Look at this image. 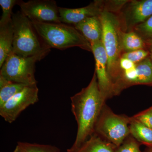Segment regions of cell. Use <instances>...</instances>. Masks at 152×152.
Listing matches in <instances>:
<instances>
[{
	"label": "cell",
	"mask_w": 152,
	"mask_h": 152,
	"mask_svg": "<svg viewBox=\"0 0 152 152\" xmlns=\"http://www.w3.org/2000/svg\"><path fill=\"white\" fill-rule=\"evenodd\" d=\"M71 100L72 111L77 124V131L74 144L67 152H77L94 133L96 123L105 103L95 72L88 85L71 97Z\"/></svg>",
	"instance_id": "1"
},
{
	"label": "cell",
	"mask_w": 152,
	"mask_h": 152,
	"mask_svg": "<svg viewBox=\"0 0 152 152\" xmlns=\"http://www.w3.org/2000/svg\"><path fill=\"white\" fill-rule=\"evenodd\" d=\"M31 22L40 37L50 49L63 50L78 47L92 52L91 43L74 26L63 23Z\"/></svg>",
	"instance_id": "2"
},
{
	"label": "cell",
	"mask_w": 152,
	"mask_h": 152,
	"mask_svg": "<svg viewBox=\"0 0 152 152\" xmlns=\"http://www.w3.org/2000/svg\"><path fill=\"white\" fill-rule=\"evenodd\" d=\"M100 18L102 26V42L108 57V73L115 87L121 76L119 63L123 52L121 35L123 30L121 20L113 12L104 11Z\"/></svg>",
	"instance_id": "3"
},
{
	"label": "cell",
	"mask_w": 152,
	"mask_h": 152,
	"mask_svg": "<svg viewBox=\"0 0 152 152\" xmlns=\"http://www.w3.org/2000/svg\"><path fill=\"white\" fill-rule=\"evenodd\" d=\"M14 37L12 51L23 57L49 53L50 48L38 34L31 22L21 12L12 17Z\"/></svg>",
	"instance_id": "4"
},
{
	"label": "cell",
	"mask_w": 152,
	"mask_h": 152,
	"mask_svg": "<svg viewBox=\"0 0 152 152\" xmlns=\"http://www.w3.org/2000/svg\"><path fill=\"white\" fill-rule=\"evenodd\" d=\"M130 121L131 117L115 113L105 103L96 123L94 133L118 147L130 135Z\"/></svg>",
	"instance_id": "5"
},
{
	"label": "cell",
	"mask_w": 152,
	"mask_h": 152,
	"mask_svg": "<svg viewBox=\"0 0 152 152\" xmlns=\"http://www.w3.org/2000/svg\"><path fill=\"white\" fill-rule=\"evenodd\" d=\"M48 54L44 53L23 57L12 52L1 68L0 76L11 81L26 86L37 85L35 77L36 63Z\"/></svg>",
	"instance_id": "6"
},
{
	"label": "cell",
	"mask_w": 152,
	"mask_h": 152,
	"mask_svg": "<svg viewBox=\"0 0 152 152\" xmlns=\"http://www.w3.org/2000/svg\"><path fill=\"white\" fill-rule=\"evenodd\" d=\"M37 85L26 86L0 107V115L7 122H13L22 112L39 101Z\"/></svg>",
	"instance_id": "7"
},
{
	"label": "cell",
	"mask_w": 152,
	"mask_h": 152,
	"mask_svg": "<svg viewBox=\"0 0 152 152\" xmlns=\"http://www.w3.org/2000/svg\"><path fill=\"white\" fill-rule=\"evenodd\" d=\"M21 12L31 21L39 23H61L59 7L53 0L18 1Z\"/></svg>",
	"instance_id": "8"
},
{
	"label": "cell",
	"mask_w": 152,
	"mask_h": 152,
	"mask_svg": "<svg viewBox=\"0 0 152 152\" xmlns=\"http://www.w3.org/2000/svg\"><path fill=\"white\" fill-rule=\"evenodd\" d=\"M92 52L95 60V72L101 92L105 99L116 95L115 87L110 78L107 71L108 57L102 41L91 44Z\"/></svg>",
	"instance_id": "9"
},
{
	"label": "cell",
	"mask_w": 152,
	"mask_h": 152,
	"mask_svg": "<svg viewBox=\"0 0 152 152\" xmlns=\"http://www.w3.org/2000/svg\"><path fill=\"white\" fill-rule=\"evenodd\" d=\"M103 1H95L88 5L79 8L71 9L59 7V13L61 23L66 24L75 25L87 18L99 16L105 11L112 12L113 3L104 5Z\"/></svg>",
	"instance_id": "10"
},
{
	"label": "cell",
	"mask_w": 152,
	"mask_h": 152,
	"mask_svg": "<svg viewBox=\"0 0 152 152\" xmlns=\"http://www.w3.org/2000/svg\"><path fill=\"white\" fill-rule=\"evenodd\" d=\"M152 15V0L132 1L126 5L124 13L125 27L134 29Z\"/></svg>",
	"instance_id": "11"
},
{
	"label": "cell",
	"mask_w": 152,
	"mask_h": 152,
	"mask_svg": "<svg viewBox=\"0 0 152 152\" xmlns=\"http://www.w3.org/2000/svg\"><path fill=\"white\" fill-rule=\"evenodd\" d=\"M74 27L91 44L102 41V26L100 16L87 18Z\"/></svg>",
	"instance_id": "12"
},
{
	"label": "cell",
	"mask_w": 152,
	"mask_h": 152,
	"mask_svg": "<svg viewBox=\"0 0 152 152\" xmlns=\"http://www.w3.org/2000/svg\"><path fill=\"white\" fill-rule=\"evenodd\" d=\"M14 31L12 22L0 27V68L12 51Z\"/></svg>",
	"instance_id": "13"
},
{
	"label": "cell",
	"mask_w": 152,
	"mask_h": 152,
	"mask_svg": "<svg viewBox=\"0 0 152 152\" xmlns=\"http://www.w3.org/2000/svg\"><path fill=\"white\" fill-rule=\"evenodd\" d=\"M116 147L94 133L77 152H115Z\"/></svg>",
	"instance_id": "14"
},
{
	"label": "cell",
	"mask_w": 152,
	"mask_h": 152,
	"mask_svg": "<svg viewBox=\"0 0 152 152\" xmlns=\"http://www.w3.org/2000/svg\"><path fill=\"white\" fill-rule=\"evenodd\" d=\"M130 135L140 143L152 148V129L137 120L131 117L129 124Z\"/></svg>",
	"instance_id": "15"
},
{
	"label": "cell",
	"mask_w": 152,
	"mask_h": 152,
	"mask_svg": "<svg viewBox=\"0 0 152 152\" xmlns=\"http://www.w3.org/2000/svg\"><path fill=\"white\" fill-rule=\"evenodd\" d=\"M121 42L123 52L133 51L145 49L146 43L134 31L121 33Z\"/></svg>",
	"instance_id": "16"
},
{
	"label": "cell",
	"mask_w": 152,
	"mask_h": 152,
	"mask_svg": "<svg viewBox=\"0 0 152 152\" xmlns=\"http://www.w3.org/2000/svg\"><path fill=\"white\" fill-rule=\"evenodd\" d=\"M26 86H28L11 81L0 76V107Z\"/></svg>",
	"instance_id": "17"
},
{
	"label": "cell",
	"mask_w": 152,
	"mask_h": 152,
	"mask_svg": "<svg viewBox=\"0 0 152 152\" xmlns=\"http://www.w3.org/2000/svg\"><path fill=\"white\" fill-rule=\"evenodd\" d=\"M137 84L152 86V63L150 56L136 64Z\"/></svg>",
	"instance_id": "18"
},
{
	"label": "cell",
	"mask_w": 152,
	"mask_h": 152,
	"mask_svg": "<svg viewBox=\"0 0 152 152\" xmlns=\"http://www.w3.org/2000/svg\"><path fill=\"white\" fill-rule=\"evenodd\" d=\"M18 145L21 152H61L58 148L51 145L21 142H18Z\"/></svg>",
	"instance_id": "19"
},
{
	"label": "cell",
	"mask_w": 152,
	"mask_h": 152,
	"mask_svg": "<svg viewBox=\"0 0 152 152\" xmlns=\"http://www.w3.org/2000/svg\"><path fill=\"white\" fill-rule=\"evenodd\" d=\"M134 31L137 34L146 44L152 43V15L145 21L134 28Z\"/></svg>",
	"instance_id": "20"
},
{
	"label": "cell",
	"mask_w": 152,
	"mask_h": 152,
	"mask_svg": "<svg viewBox=\"0 0 152 152\" xmlns=\"http://www.w3.org/2000/svg\"><path fill=\"white\" fill-rule=\"evenodd\" d=\"M16 0H0V6L2 10V14L0 20V27L3 26L12 21V9L17 4Z\"/></svg>",
	"instance_id": "21"
},
{
	"label": "cell",
	"mask_w": 152,
	"mask_h": 152,
	"mask_svg": "<svg viewBox=\"0 0 152 152\" xmlns=\"http://www.w3.org/2000/svg\"><path fill=\"white\" fill-rule=\"evenodd\" d=\"M140 144L130 135L119 146L116 148L115 152H142L140 149Z\"/></svg>",
	"instance_id": "22"
},
{
	"label": "cell",
	"mask_w": 152,
	"mask_h": 152,
	"mask_svg": "<svg viewBox=\"0 0 152 152\" xmlns=\"http://www.w3.org/2000/svg\"><path fill=\"white\" fill-rule=\"evenodd\" d=\"M150 56L149 51L143 49L124 53L121 57L128 59L134 64H137L146 58Z\"/></svg>",
	"instance_id": "23"
},
{
	"label": "cell",
	"mask_w": 152,
	"mask_h": 152,
	"mask_svg": "<svg viewBox=\"0 0 152 152\" xmlns=\"http://www.w3.org/2000/svg\"><path fill=\"white\" fill-rule=\"evenodd\" d=\"M133 118L152 129V106L136 114Z\"/></svg>",
	"instance_id": "24"
},
{
	"label": "cell",
	"mask_w": 152,
	"mask_h": 152,
	"mask_svg": "<svg viewBox=\"0 0 152 152\" xmlns=\"http://www.w3.org/2000/svg\"><path fill=\"white\" fill-rule=\"evenodd\" d=\"M120 69L124 71L129 70L136 67V64L126 58L121 57L119 63Z\"/></svg>",
	"instance_id": "25"
},
{
	"label": "cell",
	"mask_w": 152,
	"mask_h": 152,
	"mask_svg": "<svg viewBox=\"0 0 152 152\" xmlns=\"http://www.w3.org/2000/svg\"><path fill=\"white\" fill-rule=\"evenodd\" d=\"M13 152H21L20 149V147L17 145L15 148Z\"/></svg>",
	"instance_id": "26"
},
{
	"label": "cell",
	"mask_w": 152,
	"mask_h": 152,
	"mask_svg": "<svg viewBox=\"0 0 152 152\" xmlns=\"http://www.w3.org/2000/svg\"><path fill=\"white\" fill-rule=\"evenodd\" d=\"M149 45V52L150 54H152V43Z\"/></svg>",
	"instance_id": "27"
},
{
	"label": "cell",
	"mask_w": 152,
	"mask_h": 152,
	"mask_svg": "<svg viewBox=\"0 0 152 152\" xmlns=\"http://www.w3.org/2000/svg\"><path fill=\"white\" fill-rule=\"evenodd\" d=\"M150 58H151V60L152 63V54H150Z\"/></svg>",
	"instance_id": "28"
},
{
	"label": "cell",
	"mask_w": 152,
	"mask_h": 152,
	"mask_svg": "<svg viewBox=\"0 0 152 152\" xmlns=\"http://www.w3.org/2000/svg\"><path fill=\"white\" fill-rule=\"evenodd\" d=\"M148 152H152V148H151V149Z\"/></svg>",
	"instance_id": "29"
}]
</instances>
